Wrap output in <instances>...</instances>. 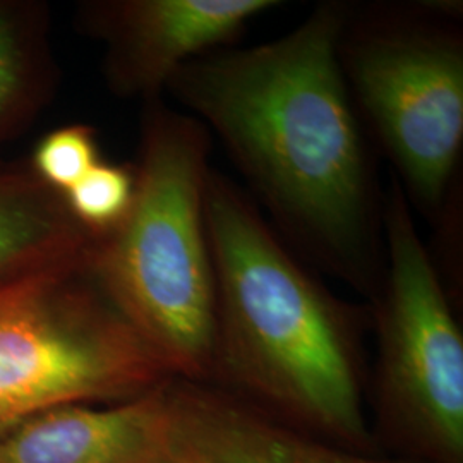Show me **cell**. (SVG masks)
Masks as SVG:
<instances>
[{
  "instance_id": "6da1fadb",
  "label": "cell",
  "mask_w": 463,
  "mask_h": 463,
  "mask_svg": "<svg viewBox=\"0 0 463 463\" xmlns=\"http://www.w3.org/2000/svg\"><path fill=\"white\" fill-rule=\"evenodd\" d=\"M348 13L328 0L277 40L201 55L166 93L222 143L281 241L371 298L384 193L340 66Z\"/></svg>"
},
{
  "instance_id": "7a4b0ae2",
  "label": "cell",
  "mask_w": 463,
  "mask_h": 463,
  "mask_svg": "<svg viewBox=\"0 0 463 463\" xmlns=\"http://www.w3.org/2000/svg\"><path fill=\"white\" fill-rule=\"evenodd\" d=\"M215 268L210 383L336 447L380 453L365 411L363 317L316 279L248 191L212 170Z\"/></svg>"
},
{
  "instance_id": "3957f363",
  "label": "cell",
  "mask_w": 463,
  "mask_h": 463,
  "mask_svg": "<svg viewBox=\"0 0 463 463\" xmlns=\"http://www.w3.org/2000/svg\"><path fill=\"white\" fill-rule=\"evenodd\" d=\"M212 134L164 99L143 105L131 208L95 237L91 269L172 376L210 383L215 268L206 225Z\"/></svg>"
},
{
  "instance_id": "277c9868",
  "label": "cell",
  "mask_w": 463,
  "mask_h": 463,
  "mask_svg": "<svg viewBox=\"0 0 463 463\" xmlns=\"http://www.w3.org/2000/svg\"><path fill=\"white\" fill-rule=\"evenodd\" d=\"M460 2L352 7L338 43L367 137L395 166L411 206L439 222L463 148Z\"/></svg>"
},
{
  "instance_id": "5b68a950",
  "label": "cell",
  "mask_w": 463,
  "mask_h": 463,
  "mask_svg": "<svg viewBox=\"0 0 463 463\" xmlns=\"http://www.w3.org/2000/svg\"><path fill=\"white\" fill-rule=\"evenodd\" d=\"M383 275L369 313L376 447L412 463H463V333L395 177L383 199Z\"/></svg>"
},
{
  "instance_id": "8992f818",
  "label": "cell",
  "mask_w": 463,
  "mask_h": 463,
  "mask_svg": "<svg viewBox=\"0 0 463 463\" xmlns=\"http://www.w3.org/2000/svg\"><path fill=\"white\" fill-rule=\"evenodd\" d=\"M83 258L0 280V434L71 403H116L168 380Z\"/></svg>"
},
{
  "instance_id": "52a82bcc",
  "label": "cell",
  "mask_w": 463,
  "mask_h": 463,
  "mask_svg": "<svg viewBox=\"0 0 463 463\" xmlns=\"http://www.w3.org/2000/svg\"><path fill=\"white\" fill-rule=\"evenodd\" d=\"M279 5L277 0H86L76 9V24L103 49L109 91L145 105L164 99L185 64L233 47L252 19Z\"/></svg>"
},
{
  "instance_id": "ba28073f",
  "label": "cell",
  "mask_w": 463,
  "mask_h": 463,
  "mask_svg": "<svg viewBox=\"0 0 463 463\" xmlns=\"http://www.w3.org/2000/svg\"><path fill=\"white\" fill-rule=\"evenodd\" d=\"M165 455L177 463H412L336 447L204 381L164 383Z\"/></svg>"
},
{
  "instance_id": "9c48e42d",
  "label": "cell",
  "mask_w": 463,
  "mask_h": 463,
  "mask_svg": "<svg viewBox=\"0 0 463 463\" xmlns=\"http://www.w3.org/2000/svg\"><path fill=\"white\" fill-rule=\"evenodd\" d=\"M164 383L124 402L34 415L0 434V463L158 462L166 457Z\"/></svg>"
},
{
  "instance_id": "30bf717a",
  "label": "cell",
  "mask_w": 463,
  "mask_h": 463,
  "mask_svg": "<svg viewBox=\"0 0 463 463\" xmlns=\"http://www.w3.org/2000/svg\"><path fill=\"white\" fill-rule=\"evenodd\" d=\"M95 237L28 162H0V280L83 258Z\"/></svg>"
},
{
  "instance_id": "8fae6325",
  "label": "cell",
  "mask_w": 463,
  "mask_h": 463,
  "mask_svg": "<svg viewBox=\"0 0 463 463\" xmlns=\"http://www.w3.org/2000/svg\"><path fill=\"white\" fill-rule=\"evenodd\" d=\"M57 86L49 5L0 0V151L33 126Z\"/></svg>"
},
{
  "instance_id": "7c38bea8",
  "label": "cell",
  "mask_w": 463,
  "mask_h": 463,
  "mask_svg": "<svg viewBox=\"0 0 463 463\" xmlns=\"http://www.w3.org/2000/svg\"><path fill=\"white\" fill-rule=\"evenodd\" d=\"M133 196V165H117L101 160L62 194V199L69 213L84 231L99 237L114 231L124 220Z\"/></svg>"
},
{
  "instance_id": "4fadbf2b",
  "label": "cell",
  "mask_w": 463,
  "mask_h": 463,
  "mask_svg": "<svg viewBox=\"0 0 463 463\" xmlns=\"http://www.w3.org/2000/svg\"><path fill=\"white\" fill-rule=\"evenodd\" d=\"M101 160L97 129L88 124H67L36 143L28 165L42 183L62 196Z\"/></svg>"
},
{
  "instance_id": "5bb4252c",
  "label": "cell",
  "mask_w": 463,
  "mask_h": 463,
  "mask_svg": "<svg viewBox=\"0 0 463 463\" xmlns=\"http://www.w3.org/2000/svg\"><path fill=\"white\" fill-rule=\"evenodd\" d=\"M153 463H177L174 462V460H170L168 457H165V458H162V460H158V462H153Z\"/></svg>"
}]
</instances>
